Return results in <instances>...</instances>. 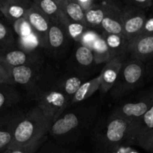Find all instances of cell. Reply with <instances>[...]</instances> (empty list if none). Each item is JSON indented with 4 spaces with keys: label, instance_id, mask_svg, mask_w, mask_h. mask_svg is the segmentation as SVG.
<instances>
[{
    "label": "cell",
    "instance_id": "cell-35",
    "mask_svg": "<svg viewBox=\"0 0 153 153\" xmlns=\"http://www.w3.org/2000/svg\"><path fill=\"white\" fill-rule=\"evenodd\" d=\"M124 3L144 12L153 6L152 0H125Z\"/></svg>",
    "mask_w": 153,
    "mask_h": 153
},
{
    "label": "cell",
    "instance_id": "cell-7",
    "mask_svg": "<svg viewBox=\"0 0 153 153\" xmlns=\"http://www.w3.org/2000/svg\"><path fill=\"white\" fill-rule=\"evenodd\" d=\"M101 2L104 8V17L100 25L103 32L106 34H124L121 9L118 4L110 0Z\"/></svg>",
    "mask_w": 153,
    "mask_h": 153
},
{
    "label": "cell",
    "instance_id": "cell-21",
    "mask_svg": "<svg viewBox=\"0 0 153 153\" xmlns=\"http://www.w3.org/2000/svg\"><path fill=\"white\" fill-rule=\"evenodd\" d=\"M104 17V8L102 2H95L92 7L85 12L86 23L92 29L100 28L101 22Z\"/></svg>",
    "mask_w": 153,
    "mask_h": 153
},
{
    "label": "cell",
    "instance_id": "cell-12",
    "mask_svg": "<svg viewBox=\"0 0 153 153\" xmlns=\"http://www.w3.org/2000/svg\"><path fill=\"white\" fill-rule=\"evenodd\" d=\"M130 59L144 62L153 57V34L137 36L129 43Z\"/></svg>",
    "mask_w": 153,
    "mask_h": 153
},
{
    "label": "cell",
    "instance_id": "cell-11",
    "mask_svg": "<svg viewBox=\"0 0 153 153\" xmlns=\"http://www.w3.org/2000/svg\"><path fill=\"white\" fill-rule=\"evenodd\" d=\"M43 62L28 64L12 68V79L14 85H22L30 88L34 85L40 74Z\"/></svg>",
    "mask_w": 153,
    "mask_h": 153
},
{
    "label": "cell",
    "instance_id": "cell-17",
    "mask_svg": "<svg viewBox=\"0 0 153 153\" xmlns=\"http://www.w3.org/2000/svg\"><path fill=\"white\" fill-rule=\"evenodd\" d=\"M60 10L67 16L70 20L80 22L86 25L85 12L76 0H56Z\"/></svg>",
    "mask_w": 153,
    "mask_h": 153
},
{
    "label": "cell",
    "instance_id": "cell-9",
    "mask_svg": "<svg viewBox=\"0 0 153 153\" xmlns=\"http://www.w3.org/2000/svg\"><path fill=\"white\" fill-rule=\"evenodd\" d=\"M0 57L12 68L43 62L41 55L38 51L27 52L16 46L0 50Z\"/></svg>",
    "mask_w": 153,
    "mask_h": 153
},
{
    "label": "cell",
    "instance_id": "cell-31",
    "mask_svg": "<svg viewBox=\"0 0 153 153\" xmlns=\"http://www.w3.org/2000/svg\"><path fill=\"white\" fill-rule=\"evenodd\" d=\"M46 138V136L43 137V138L39 139V140H36V141L30 143V144L27 145V146L15 148V149H7V150H5L2 153H35L36 151L43 144Z\"/></svg>",
    "mask_w": 153,
    "mask_h": 153
},
{
    "label": "cell",
    "instance_id": "cell-26",
    "mask_svg": "<svg viewBox=\"0 0 153 153\" xmlns=\"http://www.w3.org/2000/svg\"><path fill=\"white\" fill-rule=\"evenodd\" d=\"M16 46V40L12 30L7 24L0 20V50Z\"/></svg>",
    "mask_w": 153,
    "mask_h": 153
},
{
    "label": "cell",
    "instance_id": "cell-34",
    "mask_svg": "<svg viewBox=\"0 0 153 153\" xmlns=\"http://www.w3.org/2000/svg\"><path fill=\"white\" fill-rule=\"evenodd\" d=\"M8 90L0 89V110L16 102L17 94Z\"/></svg>",
    "mask_w": 153,
    "mask_h": 153
},
{
    "label": "cell",
    "instance_id": "cell-20",
    "mask_svg": "<svg viewBox=\"0 0 153 153\" xmlns=\"http://www.w3.org/2000/svg\"><path fill=\"white\" fill-rule=\"evenodd\" d=\"M19 120H11L10 122L0 120V153L8 149L14 137V129Z\"/></svg>",
    "mask_w": 153,
    "mask_h": 153
},
{
    "label": "cell",
    "instance_id": "cell-38",
    "mask_svg": "<svg viewBox=\"0 0 153 153\" xmlns=\"http://www.w3.org/2000/svg\"><path fill=\"white\" fill-rule=\"evenodd\" d=\"M116 153H118V152H116ZM120 153H134V152H126V151H124V152H120Z\"/></svg>",
    "mask_w": 153,
    "mask_h": 153
},
{
    "label": "cell",
    "instance_id": "cell-4",
    "mask_svg": "<svg viewBox=\"0 0 153 153\" xmlns=\"http://www.w3.org/2000/svg\"><path fill=\"white\" fill-rule=\"evenodd\" d=\"M38 107L52 123L63 114L70 102L58 82L39 93L35 97Z\"/></svg>",
    "mask_w": 153,
    "mask_h": 153
},
{
    "label": "cell",
    "instance_id": "cell-13",
    "mask_svg": "<svg viewBox=\"0 0 153 153\" xmlns=\"http://www.w3.org/2000/svg\"><path fill=\"white\" fill-rule=\"evenodd\" d=\"M124 61V58L116 57L106 63L100 73V92L105 94L113 88Z\"/></svg>",
    "mask_w": 153,
    "mask_h": 153
},
{
    "label": "cell",
    "instance_id": "cell-32",
    "mask_svg": "<svg viewBox=\"0 0 153 153\" xmlns=\"http://www.w3.org/2000/svg\"><path fill=\"white\" fill-rule=\"evenodd\" d=\"M12 67L0 57V85H14Z\"/></svg>",
    "mask_w": 153,
    "mask_h": 153
},
{
    "label": "cell",
    "instance_id": "cell-24",
    "mask_svg": "<svg viewBox=\"0 0 153 153\" xmlns=\"http://www.w3.org/2000/svg\"><path fill=\"white\" fill-rule=\"evenodd\" d=\"M76 44L77 46L74 54L76 62L84 67H89L96 64L92 50L82 46L80 43H76Z\"/></svg>",
    "mask_w": 153,
    "mask_h": 153
},
{
    "label": "cell",
    "instance_id": "cell-15",
    "mask_svg": "<svg viewBox=\"0 0 153 153\" xmlns=\"http://www.w3.org/2000/svg\"><path fill=\"white\" fill-rule=\"evenodd\" d=\"M68 36V34L64 25L57 21L50 19L46 49H49L52 52L59 51L60 49L64 48L67 42Z\"/></svg>",
    "mask_w": 153,
    "mask_h": 153
},
{
    "label": "cell",
    "instance_id": "cell-18",
    "mask_svg": "<svg viewBox=\"0 0 153 153\" xmlns=\"http://www.w3.org/2000/svg\"><path fill=\"white\" fill-rule=\"evenodd\" d=\"M100 74L91 80L85 82L81 85L79 89L70 100V104H76L91 97L98 90L100 89Z\"/></svg>",
    "mask_w": 153,
    "mask_h": 153
},
{
    "label": "cell",
    "instance_id": "cell-16",
    "mask_svg": "<svg viewBox=\"0 0 153 153\" xmlns=\"http://www.w3.org/2000/svg\"><path fill=\"white\" fill-rule=\"evenodd\" d=\"M101 35L107 45L111 60L116 57L124 58L128 54L129 42L124 34H106L103 32Z\"/></svg>",
    "mask_w": 153,
    "mask_h": 153
},
{
    "label": "cell",
    "instance_id": "cell-10",
    "mask_svg": "<svg viewBox=\"0 0 153 153\" xmlns=\"http://www.w3.org/2000/svg\"><path fill=\"white\" fill-rule=\"evenodd\" d=\"M82 120L81 116L78 113L62 114L52 123L50 133L55 137H62L79 128Z\"/></svg>",
    "mask_w": 153,
    "mask_h": 153
},
{
    "label": "cell",
    "instance_id": "cell-25",
    "mask_svg": "<svg viewBox=\"0 0 153 153\" xmlns=\"http://www.w3.org/2000/svg\"><path fill=\"white\" fill-rule=\"evenodd\" d=\"M152 129H153V102L148 111L135 125L134 132L136 138L140 134Z\"/></svg>",
    "mask_w": 153,
    "mask_h": 153
},
{
    "label": "cell",
    "instance_id": "cell-29",
    "mask_svg": "<svg viewBox=\"0 0 153 153\" xmlns=\"http://www.w3.org/2000/svg\"><path fill=\"white\" fill-rule=\"evenodd\" d=\"M134 144L149 153H153V129L138 136Z\"/></svg>",
    "mask_w": 153,
    "mask_h": 153
},
{
    "label": "cell",
    "instance_id": "cell-14",
    "mask_svg": "<svg viewBox=\"0 0 153 153\" xmlns=\"http://www.w3.org/2000/svg\"><path fill=\"white\" fill-rule=\"evenodd\" d=\"M32 3L28 0H0V13L8 20L15 22L25 17Z\"/></svg>",
    "mask_w": 153,
    "mask_h": 153
},
{
    "label": "cell",
    "instance_id": "cell-27",
    "mask_svg": "<svg viewBox=\"0 0 153 153\" xmlns=\"http://www.w3.org/2000/svg\"><path fill=\"white\" fill-rule=\"evenodd\" d=\"M16 46L27 52H37L38 48H41L39 38L35 33L25 37H19L16 40Z\"/></svg>",
    "mask_w": 153,
    "mask_h": 153
},
{
    "label": "cell",
    "instance_id": "cell-39",
    "mask_svg": "<svg viewBox=\"0 0 153 153\" xmlns=\"http://www.w3.org/2000/svg\"><path fill=\"white\" fill-rule=\"evenodd\" d=\"M0 14H2V13H0Z\"/></svg>",
    "mask_w": 153,
    "mask_h": 153
},
{
    "label": "cell",
    "instance_id": "cell-36",
    "mask_svg": "<svg viewBox=\"0 0 153 153\" xmlns=\"http://www.w3.org/2000/svg\"><path fill=\"white\" fill-rule=\"evenodd\" d=\"M149 34H153V16L149 18L147 17L143 27L138 36L149 35Z\"/></svg>",
    "mask_w": 153,
    "mask_h": 153
},
{
    "label": "cell",
    "instance_id": "cell-22",
    "mask_svg": "<svg viewBox=\"0 0 153 153\" xmlns=\"http://www.w3.org/2000/svg\"><path fill=\"white\" fill-rule=\"evenodd\" d=\"M33 4L50 19L58 20L62 10L58 7L56 0H36L33 1Z\"/></svg>",
    "mask_w": 153,
    "mask_h": 153
},
{
    "label": "cell",
    "instance_id": "cell-23",
    "mask_svg": "<svg viewBox=\"0 0 153 153\" xmlns=\"http://www.w3.org/2000/svg\"><path fill=\"white\" fill-rule=\"evenodd\" d=\"M92 52L96 64H103V63L106 64L108 61L111 60L109 49H108L104 38L102 37L101 34L97 41L94 43L92 48Z\"/></svg>",
    "mask_w": 153,
    "mask_h": 153
},
{
    "label": "cell",
    "instance_id": "cell-19",
    "mask_svg": "<svg viewBox=\"0 0 153 153\" xmlns=\"http://www.w3.org/2000/svg\"><path fill=\"white\" fill-rule=\"evenodd\" d=\"M86 79L85 76L80 74L70 75L58 81V84L66 96L71 100L81 85L85 82Z\"/></svg>",
    "mask_w": 153,
    "mask_h": 153
},
{
    "label": "cell",
    "instance_id": "cell-1",
    "mask_svg": "<svg viewBox=\"0 0 153 153\" xmlns=\"http://www.w3.org/2000/svg\"><path fill=\"white\" fill-rule=\"evenodd\" d=\"M135 124L118 117H110L98 137L94 153H116L128 144H134Z\"/></svg>",
    "mask_w": 153,
    "mask_h": 153
},
{
    "label": "cell",
    "instance_id": "cell-28",
    "mask_svg": "<svg viewBox=\"0 0 153 153\" xmlns=\"http://www.w3.org/2000/svg\"><path fill=\"white\" fill-rule=\"evenodd\" d=\"M64 27L67 31L69 37L73 39L77 43H80L82 34L88 28L87 25H84V24L80 23V22H74L70 19L68 21V22Z\"/></svg>",
    "mask_w": 153,
    "mask_h": 153
},
{
    "label": "cell",
    "instance_id": "cell-33",
    "mask_svg": "<svg viewBox=\"0 0 153 153\" xmlns=\"http://www.w3.org/2000/svg\"><path fill=\"white\" fill-rule=\"evenodd\" d=\"M100 36V34L97 32L95 30L92 29V28H88L86 31L84 32L82 34V37L80 40V44L82 46H86V47L88 48V49L92 50V48L94 46V43L97 41L98 39Z\"/></svg>",
    "mask_w": 153,
    "mask_h": 153
},
{
    "label": "cell",
    "instance_id": "cell-5",
    "mask_svg": "<svg viewBox=\"0 0 153 153\" xmlns=\"http://www.w3.org/2000/svg\"><path fill=\"white\" fill-rule=\"evenodd\" d=\"M152 102L153 91H152L138 97L135 100H128L121 103L116 108L110 116L121 117L136 125L149 108Z\"/></svg>",
    "mask_w": 153,
    "mask_h": 153
},
{
    "label": "cell",
    "instance_id": "cell-8",
    "mask_svg": "<svg viewBox=\"0 0 153 153\" xmlns=\"http://www.w3.org/2000/svg\"><path fill=\"white\" fill-rule=\"evenodd\" d=\"M24 18L28 21L34 33L39 38L42 49H46L50 19L33 3Z\"/></svg>",
    "mask_w": 153,
    "mask_h": 153
},
{
    "label": "cell",
    "instance_id": "cell-37",
    "mask_svg": "<svg viewBox=\"0 0 153 153\" xmlns=\"http://www.w3.org/2000/svg\"><path fill=\"white\" fill-rule=\"evenodd\" d=\"M76 1L84 12L91 9L96 2L94 0H76Z\"/></svg>",
    "mask_w": 153,
    "mask_h": 153
},
{
    "label": "cell",
    "instance_id": "cell-3",
    "mask_svg": "<svg viewBox=\"0 0 153 153\" xmlns=\"http://www.w3.org/2000/svg\"><path fill=\"white\" fill-rule=\"evenodd\" d=\"M145 73L143 62L134 59L124 61L115 85L111 89V96L116 99L121 98L137 88L142 84Z\"/></svg>",
    "mask_w": 153,
    "mask_h": 153
},
{
    "label": "cell",
    "instance_id": "cell-30",
    "mask_svg": "<svg viewBox=\"0 0 153 153\" xmlns=\"http://www.w3.org/2000/svg\"><path fill=\"white\" fill-rule=\"evenodd\" d=\"M14 30L19 37H25L34 33L31 25L25 18L14 22Z\"/></svg>",
    "mask_w": 153,
    "mask_h": 153
},
{
    "label": "cell",
    "instance_id": "cell-6",
    "mask_svg": "<svg viewBox=\"0 0 153 153\" xmlns=\"http://www.w3.org/2000/svg\"><path fill=\"white\" fill-rule=\"evenodd\" d=\"M119 7L122 18L124 34L130 43L140 34L147 16L146 12L138 10L125 3H124L123 6L119 5Z\"/></svg>",
    "mask_w": 153,
    "mask_h": 153
},
{
    "label": "cell",
    "instance_id": "cell-2",
    "mask_svg": "<svg viewBox=\"0 0 153 153\" xmlns=\"http://www.w3.org/2000/svg\"><path fill=\"white\" fill-rule=\"evenodd\" d=\"M52 124V121L38 106L34 107L17 123L13 140L8 149L27 146L46 137Z\"/></svg>",
    "mask_w": 153,
    "mask_h": 153
}]
</instances>
